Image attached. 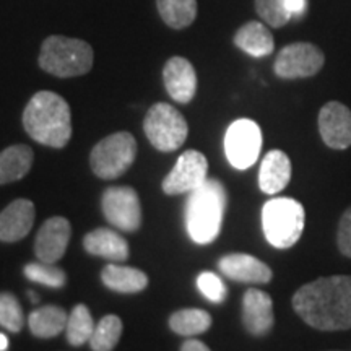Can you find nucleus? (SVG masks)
<instances>
[{"instance_id":"f257e3e1","label":"nucleus","mask_w":351,"mask_h":351,"mask_svg":"<svg viewBox=\"0 0 351 351\" xmlns=\"http://www.w3.org/2000/svg\"><path fill=\"white\" fill-rule=\"evenodd\" d=\"M293 309L317 330L351 328V276H322L301 287L293 296Z\"/></svg>"},{"instance_id":"f03ea898","label":"nucleus","mask_w":351,"mask_h":351,"mask_svg":"<svg viewBox=\"0 0 351 351\" xmlns=\"http://www.w3.org/2000/svg\"><path fill=\"white\" fill-rule=\"evenodd\" d=\"M23 127L34 142L64 148L72 138V112L69 103L54 91H38L26 104Z\"/></svg>"},{"instance_id":"7ed1b4c3","label":"nucleus","mask_w":351,"mask_h":351,"mask_svg":"<svg viewBox=\"0 0 351 351\" xmlns=\"http://www.w3.org/2000/svg\"><path fill=\"white\" fill-rule=\"evenodd\" d=\"M226 202L225 187L217 179H207L191 192L186 204V226L189 236L197 244H208L217 239L221 231Z\"/></svg>"},{"instance_id":"20e7f679","label":"nucleus","mask_w":351,"mask_h":351,"mask_svg":"<svg viewBox=\"0 0 351 351\" xmlns=\"http://www.w3.org/2000/svg\"><path fill=\"white\" fill-rule=\"evenodd\" d=\"M93 47L78 38L54 34L44 39L38 62L44 72L59 78L85 75L93 67Z\"/></svg>"},{"instance_id":"39448f33","label":"nucleus","mask_w":351,"mask_h":351,"mask_svg":"<svg viewBox=\"0 0 351 351\" xmlns=\"http://www.w3.org/2000/svg\"><path fill=\"white\" fill-rule=\"evenodd\" d=\"M304 219V207L289 197L271 199L262 208L263 234L276 249H288L300 241Z\"/></svg>"},{"instance_id":"423d86ee","label":"nucleus","mask_w":351,"mask_h":351,"mask_svg":"<svg viewBox=\"0 0 351 351\" xmlns=\"http://www.w3.org/2000/svg\"><path fill=\"white\" fill-rule=\"evenodd\" d=\"M137 156V142L130 132H116L95 145L90 155V166L99 179L121 178Z\"/></svg>"},{"instance_id":"0eeeda50","label":"nucleus","mask_w":351,"mask_h":351,"mask_svg":"<svg viewBox=\"0 0 351 351\" xmlns=\"http://www.w3.org/2000/svg\"><path fill=\"white\" fill-rule=\"evenodd\" d=\"M143 130L156 150L174 152L186 142L189 125L181 112L168 103H156L148 109Z\"/></svg>"},{"instance_id":"6e6552de","label":"nucleus","mask_w":351,"mask_h":351,"mask_svg":"<svg viewBox=\"0 0 351 351\" xmlns=\"http://www.w3.org/2000/svg\"><path fill=\"white\" fill-rule=\"evenodd\" d=\"M326 64V56L311 43H293L285 46L276 56L275 75L283 80L309 78L320 72Z\"/></svg>"},{"instance_id":"1a4fd4ad","label":"nucleus","mask_w":351,"mask_h":351,"mask_svg":"<svg viewBox=\"0 0 351 351\" xmlns=\"http://www.w3.org/2000/svg\"><path fill=\"white\" fill-rule=\"evenodd\" d=\"M104 218L121 231L134 232L142 225V207L138 194L129 186H114L101 197Z\"/></svg>"},{"instance_id":"9d476101","label":"nucleus","mask_w":351,"mask_h":351,"mask_svg":"<svg viewBox=\"0 0 351 351\" xmlns=\"http://www.w3.org/2000/svg\"><path fill=\"white\" fill-rule=\"evenodd\" d=\"M262 148V132L251 119L232 122L225 135L226 158L232 168L247 169L256 163Z\"/></svg>"},{"instance_id":"9b49d317","label":"nucleus","mask_w":351,"mask_h":351,"mask_svg":"<svg viewBox=\"0 0 351 351\" xmlns=\"http://www.w3.org/2000/svg\"><path fill=\"white\" fill-rule=\"evenodd\" d=\"M208 161L197 150H187L179 156L178 163L163 181V192L168 195L191 194L207 181Z\"/></svg>"},{"instance_id":"f8f14e48","label":"nucleus","mask_w":351,"mask_h":351,"mask_svg":"<svg viewBox=\"0 0 351 351\" xmlns=\"http://www.w3.org/2000/svg\"><path fill=\"white\" fill-rule=\"evenodd\" d=\"M319 132L324 143L333 150L351 147V111L339 101L324 104L319 112Z\"/></svg>"},{"instance_id":"ddd939ff","label":"nucleus","mask_w":351,"mask_h":351,"mask_svg":"<svg viewBox=\"0 0 351 351\" xmlns=\"http://www.w3.org/2000/svg\"><path fill=\"white\" fill-rule=\"evenodd\" d=\"M70 236H72V226L69 219L54 217L44 221L34 243V254L38 261L44 263L59 262L67 251Z\"/></svg>"},{"instance_id":"4468645a","label":"nucleus","mask_w":351,"mask_h":351,"mask_svg":"<svg viewBox=\"0 0 351 351\" xmlns=\"http://www.w3.org/2000/svg\"><path fill=\"white\" fill-rule=\"evenodd\" d=\"M163 80L168 95L176 103L187 104L197 91V73L194 65L184 57H171L163 69Z\"/></svg>"},{"instance_id":"2eb2a0df","label":"nucleus","mask_w":351,"mask_h":351,"mask_svg":"<svg viewBox=\"0 0 351 351\" xmlns=\"http://www.w3.org/2000/svg\"><path fill=\"white\" fill-rule=\"evenodd\" d=\"M274 301L265 291L251 288L243 298V324L251 335L263 337L274 327Z\"/></svg>"},{"instance_id":"dca6fc26","label":"nucleus","mask_w":351,"mask_h":351,"mask_svg":"<svg viewBox=\"0 0 351 351\" xmlns=\"http://www.w3.org/2000/svg\"><path fill=\"white\" fill-rule=\"evenodd\" d=\"M218 269L230 280L239 283H269L271 280L270 267L249 254H228L218 262Z\"/></svg>"},{"instance_id":"f3484780","label":"nucleus","mask_w":351,"mask_h":351,"mask_svg":"<svg viewBox=\"0 0 351 351\" xmlns=\"http://www.w3.org/2000/svg\"><path fill=\"white\" fill-rule=\"evenodd\" d=\"M34 204L28 199L13 200L0 213V241L16 243L28 236L34 225Z\"/></svg>"},{"instance_id":"a211bd4d","label":"nucleus","mask_w":351,"mask_h":351,"mask_svg":"<svg viewBox=\"0 0 351 351\" xmlns=\"http://www.w3.org/2000/svg\"><path fill=\"white\" fill-rule=\"evenodd\" d=\"M291 179V161L282 150H271L262 160L258 171V187L265 194L282 192Z\"/></svg>"},{"instance_id":"6ab92c4d","label":"nucleus","mask_w":351,"mask_h":351,"mask_svg":"<svg viewBox=\"0 0 351 351\" xmlns=\"http://www.w3.org/2000/svg\"><path fill=\"white\" fill-rule=\"evenodd\" d=\"M83 247L91 256L103 257L111 262H125L129 258V244L125 238L108 228H98L88 232L83 238Z\"/></svg>"},{"instance_id":"aec40b11","label":"nucleus","mask_w":351,"mask_h":351,"mask_svg":"<svg viewBox=\"0 0 351 351\" xmlns=\"http://www.w3.org/2000/svg\"><path fill=\"white\" fill-rule=\"evenodd\" d=\"M236 46L252 57L270 56L275 49L274 34L261 21H247L234 34Z\"/></svg>"},{"instance_id":"412c9836","label":"nucleus","mask_w":351,"mask_h":351,"mask_svg":"<svg viewBox=\"0 0 351 351\" xmlns=\"http://www.w3.org/2000/svg\"><path fill=\"white\" fill-rule=\"evenodd\" d=\"M101 280L109 289L117 293H140L148 287V276L145 271L134 269V267L116 265V263H109L101 271Z\"/></svg>"},{"instance_id":"4be33fe9","label":"nucleus","mask_w":351,"mask_h":351,"mask_svg":"<svg viewBox=\"0 0 351 351\" xmlns=\"http://www.w3.org/2000/svg\"><path fill=\"white\" fill-rule=\"evenodd\" d=\"M33 150L28 145H12L0 152V186L23 179L33 166Z\"/></svg>"},{"instance_id":"5701e85b","label":"nucleus","mask_w":351,"mask_h":351,"mask_svg":"<svg viewBox=\"0 0 351 351\" xmlns=\"http://www.w3.org/2000/svg\"><path fill=\"white\" fill-rule=\"evenodd\" d=\"M69 314L59 306H43L28 317L29 332L38 339H54L67 327Z\"/></svg>"},{"instance_id":"b1692460","label":"nucleus","mask_w":351,"mask_h":351,"mask_svg":"<svg viewBox=\"0 0 351 351\" xmlns=\"http://www.w3.org/2000/svg\"><path fill=\"white\" fill-rule=\"evenodd\" d=\"M161 20L169 28L184 29L197 19V0H156Z\"/></svg>"},{"instance_id":"393cba45","label":"nucleus","mask_w":351,"mask_h":351,"mask_svg":"<svg viewBox=\"0 0 351 351\" xmlns=\"http://www.w3.org/2000/svg\"><path fill=\"white\" fill-rule=\"evenodd\" d=\"M212 327V315L204 309H181L169 317V328L182 337L205 333Z\"/></svg>"},{"instance_id":"a878e982","label":"nucleus","mask_w":351,"mask_h":351,"mask_svg":"<svg viewBox=\"0 0 351 351\" xmlns=\"http://www.w3.org/2000/svg\"><path fill=\"white\" fill-rule=\"evenodd\" d=\"M95 322L91 317L90 309L85 304H77L72 313L69 314L67 327H65V337L72 346H82L90 341L95 330Z\"/></svg>"},{"instance_id":"bb28decb","label":"nucleus","mask_w":351,"mask_h":351,"mask_svg":"<svg viewBox=\"0 0 351 351\" xmlns=\"http://www.w3.org/2000/svg\"><path fill=\"white\" fill-rule=\"evenodd\" d=\"M122 335V320L117 315L109 314L99 320L88 343L93 351H112L119 343Z\"/></svg>"},{"instance_id":"cd10ccee","label":"nucleus","mask_w":351,"mask_h":351,"mask_svg":"<svg viewBox=\"0 0 351 351\" xmlns=\"http://www.w3.org/2000/svg\"><path fill=\"white\" fill-rule=\"evenodd\" d=\"M23 274L29 282L41 283L44 287L49 288H62L65 282H67V275H65L62 269L54 267L52 263H44L41 261L25 265Z\"/></svg>"},{"instance_id":"c85d7f7f","label":"nucleus","mask_w":351,"mask_h":351,"mask_svg":"<svg viewBox=\"0 0 351 351\" xmlns=\"http://www.w3.org/2000/svg\"><path fill=\"white\" fill-rule=\"evenodd\" d=\"M25 315L20 301L12 293H0V327L19 333L23 328Z\"/></svg>"},{"instance_id":"c756f323","label":"nucleus","mask_w":351,"mask_h":351,"mask_svg":"<svg viewBox=\"0 0 351 351\" xmlns=\"http://www.w3.org/2000/svg\"><path fill=\"white\" fill-rule=\"evenodd\" d=\"M258 16L274 28H282L291 19L287 10V0H256Z\"/></svg>"},{"instance_id":"7c9ffc66","label":"nucleus","mask_w":351,"mask_h":351,"mask_svg":"<svg viewBox=\"0 0 351 351\" xmlns=\"http://www.w3.org/2000/svg\"><path fill=\"white\" fill-rule=\"evenodd\" d=\"M197 287H199L200 293L212 302H223L226 300V287L223 280L218 275L212 274V271H204L197 276Z\"/></svg>"},{"instance_id":"2f4dec72","label":"nucleus","mask_w":351,"mask_h":351,"mask_svg":"<svg viewBox=\"0 0 351 351\" xmlns=\"http://www.w3.org/2000/svg\"><path fill=\"white\" fill-rule=\"evenodd\" d=\"M337 243L343 256L351 258V207L343 213L339 223V232H337Z\"/></svg>"},{"instance_id":"473e14b6","label":"nucleus","mask_w":351,"mask_h":351,"mask_svg":"<svg viewBox=\"0 0 351 351\" xmlns=\"http://www.w3.org/2000/svg\"><path fill=\"white\" fill-rule=\"evenodd\" d=\"M181 351H212V350H210L208 346L204 343V341L191 339V340L184 341L181 346Z\"/></svg>"},{"instance_id":"72a5a7b5","label":"nucleus","mask_w":351,"mask_h":351,"mask_svg":"<svg viewBox=\"0 0 351 351\" xmlns=\"http://www.w3.org/2000/svg\"><path fill=\"white\" fill-rule=\"evenodd\" d=\"M306 0H287V10L289 15H300L304 12Z\"/></svg>"},{"instance_id":"f704fd0d","label":"nucleus","mask_w":351,"mask_h":351,"mask_svg":"<svg viewBox=\"0 0 351 351\" xmlns=\"http://www.w3.org/2000/svg\"><path fill=\"white\" fill-rule=\"evenodd\" d=\"M8 350V339L3 333H0V351H7Z\"/></svg>"},{"instance_id":"c9c22d12","label":"nucleus","mask_w":351,"mask_h":351,"mask_svg":"<svg viewBox=\"0 0 351 351\" xmlns=\"http://www.w3.org/2000/svg\"><path fill=\"white\" fill-rule=\"evenodd\" d=\"M28 296H29V300H32L33 302H38V301H39V296L36 295V293H33V291H28Z\"/></svg>"}]
</instances>
